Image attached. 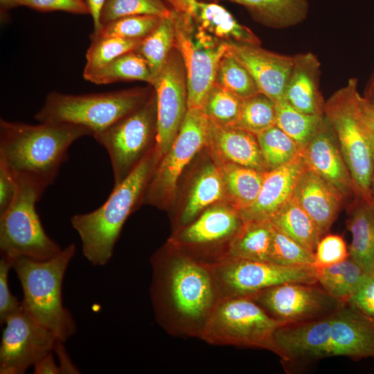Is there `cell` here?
Instances as JSON below:
<instances>
[{
    "instance_id": "cell-1",
    "label": "cell",
    "mask_w": 374,
    "mask_h": 374,
    "mask_svg": "<svg viewBox=\"0 0 374 374\" xmlns=\"http://www.w3.org/2000/svg\"><path fill=\"white\" fill-rule=\"evenodd\" d=\"M150 295L157 322L175 336L201 338L222 298L211 267L170 243L151 259Z\"/></svg>"
},
{
    "instance_id": "cell-2",
    "label": "cell",
    "mask_w": 374,
    "mask_h": 374,
    "mask_svg": "<svg viewBox=\"0 0 374 374\" xmlns=\"http://www.w3.org/2000/svg\"><path fill=\"white\" fill-rule=\"evenodd\" d=\"M93 136L86 127L60 123L31 125L0 120V162L17 179L44 190L58 176L73 142Z\"/></svg>"
},
{
    "instance_id": "cell-3",
    "label": "cell",
    "mask_w": 374,
    "mask_h": 374,
    "mask_svg": "<svg viewBox=\"0 0 374 374\" xmlns=\"http://www.w3.org/2000/svg\"><path fill=\"white\" fill-rule=\"evenodd\" d=\"M159 159L154 147L122 182L114 186L100 207L71 217V226L81 240L83 255L92 265L104 266L110 260L123 224L145 197Z\"/></svg>"
},
{
    "instance_id": "cell-4",
    "label": "cell",
    "mask_w": 374,
    "mask_h": 374,
    "mask_svg": "<svg viewBox=\"0 0 374 374\" xmlns=\"http://www.w3.org/2000/svg\"><path fill=\"white\" fill-rule=\"evenodd\" d=\"M76 247L70 244L55 257L34 260L9 259L21 285L24 310L39 324L65 341L76 330L71 314L62 302V287L66 270Z\"/></svg>"
},
{
    "instance_id": "cell-5",
    "label": "cell",
    "mask_w": 374,
    "mask_h": 374,
    "mask_svg": "<svg viewBox=\"0 0 374 374\" xmlns=\"http://www.w3.org/2000/svg\"><path fill=\"white\" fill-rule=\"evenodd\" d=\"M150 97L145 88L80 95L51 91L35 118L39 123L82 125L93 136L144 105Z\"/></svg>"
},
{
    "instance_id": "cell-6",
    "label": "cell",
    "mask_w": 374,
    "mask_h": 374,
    "mask_svg": "<svg viewBox=\"0 0 374 374\" xmlns=\"http://www.w3.org/2000/svg\"><path fill=\"white\" fill-rule=\"evenodd\" d=\"M358 93L357 80L349 79L325 102L324 116L333 128L359 196L371 203L374 165L367 127L358 110Z\"/></svg>"
},
{
    "instance_id": "cell-7",
    "label": "cell",
    "mask_w": 374,
    "mask_h": 374,
    "mask_svg": "<svg viewBox=\"0 0 374 374\" xmlns=\"http://www.w3.org/2000/svg\"><path fill=\"white\" fill-rule=\"evenodd\" d=\"M285 325L249 297H222L200 339L213 345L267 350L280 357L275 334Z\"/></svg>"
},
{
    "instance_id": "cell-8",
    "label": "cell",
    "mask_w": 374,
    "mask_h": 374,
    "mask_svg": "<svg viewBox=\"0 0 374 374\" xmlns=\"http://www.w3.org/2000/svg\"><path fill=\"white\" fill-rule=\"evenodd\" d=\"M18 191L10 206L0 214V250L9 259H51L62 250L46 233L36 211L45 190L17 179Z\"/></svg>"
},
{
    "instance_id": "cell-9",
    "label": "cell",
    "mask_w": 374,
    "mask_h": 374,
    "mask_svg": "<svg viewBox=\"0 0 374 374\" xmlns=\"http://www.w3.org/2000/svg\"><path fill=\"white\" fill-rule=\"evenodd\" d=\"M173 12L175 47L186 73L188 109H203L212 88L219 63L228 51V42L199 28L186 15Z\"/></svg>"
},
{
    "instance_id": "cell-10",
    "label": "cell",
    "mask_w": 374,
    "mask_h": 374,
    "mask_svg": "<svg viewBox=\"0 0 374 374\" xmlns=\"http://www.w3.org/2000/svg\"><path fill=\"white\" fill-rule=\"evenodd\" d=\"M318 361L330 357L374 359V316L349 303L310 322Z\"/></svg>"
},
{
    "instance_id": "cell-11",
    "label": "cell",
    "mask_w": 374,
    "mask_h": 374,
    "mask_svg": "<svg viewBox=\"0 0 374 374\" xmlns=\"http://www.w3.org/2000/svg\"><path fill=\"white\" fill-rule=\"evenodd\" d=\"M157 133L156 96L93 136L107 152L114 186L122 182L154 147Z\"/></svg>"
},
{
    "instance_id": "cell-12",
    "label": "cell",
    "mask_w": 374,
    "mask_h": 374,
    "mask_svg": "<svg viewBox=\"0 0 374 374\" xmlns=\"http://www.w3.org/2000/svg\"><path fill=\"white\" fill-rule=\"evenodd\" d=\"M213 123L203 109H189L167 153L159 161L149 180L145 199L164 206L175 197L178 179L194 156L207 145Z\"/></svg>"
},
{
    "instance_id": "cell-13",
    "label": "cell",
    "mask_w": 374,
    "mask_h": 374,
    "mask_svg": "<svg viewBox=\"0 0 374 374\" xmlns=\"http://www.w3.org/2000/svg\"><path fill=\"white\" fill-rule=\"evenodd\" d=\"M211 269L222 297H248L287 283H317L314 265L282 266L229 256Z\"/></svg>"
},
{
    "instance_id": "cell-14",
    "label": "cell",
    "mask_w": 374,
    "mask_h": 374,
    "mask_svg": "<svg viewBox=\"0 0 374 374\" xmlns=\"http://www.w3.org/2000/svg\"><path fill=\"white\" fill-rule=\"evenodd\" d=\"M248 297L269 316L286 325L324 317L344 303L328 294L318 283H287Z\"/></svg>"
},
{
    "instance_id": "cell-15",
    "label": "cell",
    "mask_w": 374,
    "mask_h": 374,
    "mask_svg": "<svg viewBox=\"0 0 374 374\" xmlns=\"http://www.w3.org/2000/svg\"><path fill=\"white\" fill-rule=\"evenodd\" d=\"M243 224L239 212L232 206L217 204L206 209L170 239V243L195 260L212 267L218 257L215 247L231 241Z\"/></svg>"
},
{
    "instance_id": "cell-16",
    "label": "cell",
    "mask_w": 374,
    "mask_h": 374,
    "mask_svg": "<svg viewBox=\"0 0 374 374\" xmlns=\"http://www.w3.org/2000/svg\"><path fill=\"white\" fill-rule=\"evenodd\" d=\"M22 305V304H21ZM0 346V373L23 374L45 355L58 339L21 307L3 322Z\"/></svg>"
},
{
    "instance_id": "cell-17",
    "label": "cell",
    "mask_w": 374,
    "mask_h": 374,
    "mask_svg": "<svg viewBox=\"0 0 374 374\" xmlns=\"http://www.w3.org/2000/svg\"><path fill=\"white\" fill-rule=\"evenodd\" d=\"M152 85L157 104L155 149L161 159L170 149L188 110L186 73L178 51H171Z\"/></svg>"
},
{
    "instance_id": "cell-18",
    "label": "cell",
    "mask_w": 374,
    "mask_h": 374,
    "mask_svg": "<svg viewBox=\"0 0 374 374\" xmlns=\"http://www.w3.org/2000/svg\"><path fill=\"white\" fill-rule=\"evenodd\" d=\"M302 156L306 166L334 186L344 199L359 197L335 133L325 116L302 150Z\"/></svg>"
},
{
    "instance_id": "cell-19",
    "label": "cell",
    "mask_w": 374,
    "mask_h": 374,
    "mask_svg": "<svg viewBox=\"0 0 374 374\" xmlns=\"http://www.w3.org/2000/svg\"><path fill=\"white\" fill-rule=\"evenodd\" d=\"M228 48L229 53L251 73L260 93L274 103L284 98L294 56L273 53L260 45L235 42H228Z\"/></svg>"
},
{
    "instance_id": "cell-20",
    "label": "cell",
    "mask_w": 374,
    "mask_h": 374,
    "mask_svg": "<svg viewBox=\"0 0 374 374\" xmlns=\"http://www.w3.org/2000/svg\"><path fill=\"white\" fill-rule=\"evenodd\" d=\"M306 167L301 151L286 164L266 171L256 199L251 206L239 212L243 222L269 220L291 198L295 185Z\"/></svg>"
},
{
    "instance_id": "cell-21",
    "label": "cell",
    "mask_w": 374,
    "mask_h": 374,
    "mask_svg": "<svg viewBox=\"0 0 374 374\" xmlns=\"http://www.w3.org/2000/svg\"><path fill=\"white\" fill-rule=\"evenodd\" d=\"M176 12L188 17L198 28L226 42L260 45L258 37L239 24L224 7L199 0H163Z\"/></svg>"
},
{
    "instance_id": "cell-22",
    "label": "cell",
    "mask_w": 374,
    "mask_h": 374,
    "mask_svg": "<svg viewBox=\"0 0 374 374\" xmlns=\"http://www.w3.org/2000/svg\"><path fill=\"white\" fill-rule=\"evenodd\" d=\"M291 197L312 218L322 237L328 233L344 200L334 186L308 167Z\"/></svg>"
},
{
    "instance_id": "cell-23",
    "label": "cell",
    "mask_w": 374,
    "mask_h": 374,
    "mask_svg": "<svg viewBox=\"0 0 374 374\" xmlns=\"http://www.w3.org/2000/svg\"><path fill=\"white\" fill-rule=\"evenodd\" d=\"M206 147L216 163H231L268 171L256 135L241 128L213 124Z\"/></svg>"
},
{
    "instance_id": "cell-24",
    "label": "cell",
    "mask_w": 374,
    "mask_h": 374,
    "mask_svg": "<svg viewBox=\"0 0 374 374\" xmlns=\"http://www.w3.org/2000/svg\"><path fill=\"white\" fill-rule=\"evenodd\" d=\"M294 58L284 98L301 112L324 115L325 101L319 89L321 64L318 58L311 52L296 54Z\"/></svg>"
},
{
    "instance_id": "cell-25",
    "label": "cell",
    "mask_w": 374,
    "mask_h": 374,
    "mask_svg": "<svg viewBox=\"0 0 374 374\" xmlns=\"http://www.w3.org/2000/svg\"><path fill=\"white\" fill-rule=\"evenodd\" d=\"M347 228L352 235L349 257L366 273L374 269V206L359 197L349 206Z\"/></svg>"
},
{
    "instance_id": "cell-26",
    "label": "cell",
    "mask_w": 374,
    "mask_h": 374,
    "mask_svg": "<svg viewBox=\"0 0 374 374\" xmlns=\"http://www.w3.org/2000/svg\"><path fill=\"white\" fill-rule=\"evenodd\" d=\"M226 199L220 167L215 163L204 166L195 178L182 211L180 222L186 225L211 204Z\"/></svg>"
},
{
    "instance_id": "cell-27",
    "label": "cell",
    "mask_w": 374,
    "mask_h": 374,
    "mask_svg": "<svg viewBox=\"0 0 374 374\" xmlns=\"http://www.w3.org/2000/svg\"><path fill=\"white\" fill-rule=\"evenodd\" d=\"M216 164L222 174L226 202L238 212L251 206L258 195L266 171L231 163Z\"/></svg>"
},
{
    "instance_id": "cell-28",
    "label": "cell",
    "mask_w": 374,
    "mask_h": 374,
    "mask_svg": "<svg viewBox=\"0 0 374 374\" xmlns=\"http://www.w3.org/2000/svg\"><path fill=\"white\" fill-rule=\"evenodd\" d=\"M269 221L282 233L313 252L322 238L312 218L292 197Z\"/></svg>"
},
{
    "instance_id": "cell-29",
    "label": "cell",
    "mask_w": 374,
    "mask_h": 374,
    "mask_svg": "<svg viewBox=\"0 0 374 374\" xmlns=\"http://www.w3.org/2000/svg\"><path fill=\"white\" fill-rule=\"evenodd\" d=\"M246 7L259 21L275 28H286L305 19L308 0H229Z\"/></svg>"
},
{
    "instance_id": "cell-30",
    "label": "cell",
    "mask_w": 374,
    "mask_h": 374,
    "mask_svg": "<svg viewBox=\"0 0 374 374\" xmlns=\"http://www.w3.org/2000/svg\"><path fill=\"white\" fill-rule=\"evenodd\" d=\"M317 269V283L330 296L346 303L357 290L366 273L352 258Z\"/></svg>"
},
{
    "instance_id": "cell-31",
    "label": "cell",
    "mask_w": 374,
    "mask_h": 374,
    "mask_svg": "<svg viewBox=\"0 0 374 374\" xmlns=\"http://www.w3.org/2000/svg\"><path fill=\"white\" fill-rule=\"evenodd\" d=\"M271 228L269 220L243 222L231 241L229 257L269 262Z\"/></svg>"
},
{
    "instance_id": "cell-32",
    "label": "cell",
    "mask_w": 374,
    "mask_h": 374,
    "mask_svg": "<svg viewBox=\"0 0 374 374\" xmlns=\"http://www.w3.org/2000/svg\"><path fill=\"white\" fill-rule=\"evenodd\" d=\"M83 77L86 80L96 84L127 80H141L152 84L154 80L147 61L135 51L118 56L104 66Z\"/></svg>"
},
{
    "instance_id": "cell-33",
    "label": "cell",
    "mask_w": 374,
    "mask_h": 374,
    "mask_svg": "<svg viewBox=\"0 0 374 374\" xmlns=\"http://www.w3.org/2000/svg\"><path fill=\"white\" fill-rule=\"evenodd\" d=\"M172 47H175L173 12L170 17L161 19L159 26L142 40L135 51L145 59L154 79L165 64Z\"/></svg>"
},
{
    "instance_id": "cell-34",
    "label": "cell",
    "mask_w": 374,
    "mask_h": 374,
    "mask_svg": "<svg viewBox=\"0 0 374 374\" xmlns=\"http://www.w3.org/2000/svg\"><path fill=\"white\" fill-rule=\"evenodd\" d=\"M276 125L293 139L301 150L313 136L324 115L299 112L283 98L275 103Z\"/></svg>"
},
{
    "instance_id": "cell-35",
    "label": "cell",
    "mask_w": 374,
    "mask_h": 374,
    "mask_svg": "<svg viewBox=\"0 0 374 374\" xmlns=\"http://www.w3.org/2000/svg\"><path fill=\"white\" fill-rule=\"evenodd\" d=\"M256 136L268 170L286 164L302 151L298 143L276 125Z\"/></svg>"
},
{
    "instance_id": "cell-36",
    "label": "cell",
    "mask_w": 374,
    "mask_h": 374,
    "mask_svg": "<svg viewBox=\"0 0 374 374\" xmlns=\"http://www.w3.org/2000/svg\"><path fill=\"white\" fill-rule=\"evenodd\" d=\"M214 83L242 100L260 93L251 73L229 51L219 63Z\"/></svg>"
},
{
    "instance_id": "cell-37",
    "label": "cell",
    "mask_w": 374,
    "mask_h": 374,
    "mask_svg": "<svg viewBox=\"0 0 374 374\" xmlns=\"http://www.w3.org/2000/svg\"><path fill=\"white\" fill-rule=\"evenodd\" d=\"M276 125L275 103L270 98L260 92L242 100L234 127L257 135Z\"/></svg>"
},
{
    "instance_id": "cell-38",
    "label": "cell",
    "mask_w": 374,
    "mask_h": 374,
    "mask_svg": "<svg viewBox=\"0 0 374 374\" xmlns=\"http://www.w3.org/2000/svg\"><path fill=\"white\" fill-rule=\"evenodd\" d=\"M91 44L86 53L83 75L107 64L126 53L135 51L142 39L116 37H90Z\"/></svg>"
},
{
    "instance_id": "cell-39",
    "label": "cell",
    "mask_w": 374,
    "mask_h": 374,
    "mask_svg": "<svg viewBox=\"0 0 374 374\" xmlns=\"http://www.w3.org/2000/svg\"><path fill=\"white\" fill-rule=\"evenodd\" d=\"M172 14V9L167 7L163 0H105L100 11V22L102 26L123 17L154 15L165 18Z\"/></svg>"
},
{
    "instance_id": "cell-40",
    "label": "cell",
    "mask_w": 374,
    "mask_h": 374,
    "mask_svg": "<svg viewBox=\"0 0 374 374\" xmlns=\"http://www.w3.org/2000/svg\"><path fill=\"white\" fill-rule=\"evenodd\" d=\"M161 17L154 15L123 17L103 24L90 37H116L142 39L159 26Z\"/></svg>"
},
{
    "instance_id": "cell-41",
    "label": "cell",
    "mask_w": 374,
    "mask_h": 374,
    "mask_svg": "<svg viewBox=\"0 0 374 374\" xmlns=\"http://www.w3.org/2000/svg\"><path fill=\"white\" fill-rule=\"evenodd\" d=\"M269 262L282 266L314 265V252L303 247L272 224Z\"/></svg>"
},
{
    "instance_id": "cell-42",
    "label": "cell",
    "mask_w": 374,
    "mask_h": 374,
    "mask_svg": "<svg viewBox=\"0 0 374 374\" xmlns=\"http://www.w3.org/2000/svg\"><path fill=\"white\" fill-rule=\"evenodd\" d=\"M242 99L213 84L207 96L204 111L211 123L234 126L238 121Z\"/></svg>"
},
{
    "instance_id": "cell-43",
    "label": "cell",
    "mask_w": 374,
    "mask_h": 374,
    "mask_svg": "<svg viewBox=\"0 0 374 374\" xmlns=\"http://www.w3.org/2000/svg\"><path fill=\"white\" fill-rule=\"evenodd\" d=\"M349 257L348 248L344 238L335 234H326L318 242L314 251V266H328Z\"/></svg>"
},
{
    "instance_id": "cell-44",
    "label": "cell",
    "mask_w": 374,
    "mask_h": 374,
    "mask_svg": "<svg viewBox=\"0 0 374 374\" xmlns=\"http://www.w3.org/2000/svg\"><path fill=\"white\" fill-rule=\"evenodd\" d=\"M12 268L10 260L3 256L0 260V321L5 320L21 307L19 301L12 295L9 286V271Z\"/></svg>"
},
{
    "instance_id": "cell-45",
    "label": "cell",
    "mask_w": 374,
    "mask_h": 374,
    "mask_svg": "<svg viewBox=\"0 0 374 374\" xmlns=\"http://www.w3.org/2000/svg\"><path fill=\"white\" fill-rule=\"evenodd\" d=\"M24 6L39 11H64L72 14H90L84 0H21Z\"/></svg>"
},
{
    "instance_id": "cell-46",
    "label": "cell",
    "mask_w": 374,
    "mask_h": 374,
    "mask_svg": "<svg viewBox=\"0 0 374 374\" xmlns=\"http://www.w3.org/2000/svg\"><path fill=\"white\" fill-rule=\"evenodd\" d=\"M346 303L374 316V269L366 273L357 290Z\"/></svg>"
},
{
    "instance_id": "cell-47",
    "label": "cell",
    "mask_w": 374,
    "mask_h": 374,
    "mask_svg": "<svg viewBox=\"0 0 374 374\" xmlns=\"http://www.w3.org/2000/svg\"><path fill=\"white\" fill-rule=\"evenodd\" d=\"M18 191V183L12 172L0 162V214L14 202Z\"/></svg>"
},
{
    "instance_id": "cell-48",
    "label": "cell",
    "mask_w": 374,
    "mask_h": 374,
    "mask_svg": "<svg viewBox=\"0 0 374 374\" xmlns=\"http://www.w3.org/2000/svg\"><path fill=\"white\" fill-rule=\"evenodd\" d=\"M357 106L362 121L374 133V105L359 93L357 95Z\"/></svg>"
},
{
    "instance_id": "cell-49",
    "label": "cell",
    "mask_w": 374,
    "mask_h": 374,
    "mask_svg": "<svg viewBox=\"0 0 374 374\" xmlns=\"http://www.w3.org/2000/svg\"><path fill=\"white\" fill-rule=\"evenodd\" d=\"M64 342L58 339L53 350L59 357L61 373H79V370L73 364L64 348Z\"/></svg>"
},
{
    "instance_id": "cell-50",
    "label": "cell",
    "mask_w": 374,
    "mask_h": 374,
    "mask_svg": "<svg viewBox=\"0 0 374 374\" xmlns=\"http://www.w3.org/2000/svg\"><path fill=\"white\" fill-rule=\"evenodd\" d=\"M35 374H60V366L56 364L52 352L45 355L33 366Z\"/></svg>"
},
{
    "instance_id": "cell-51",
    "label": "cell",
    "mask_w": 374,
    "mask_h": 374,
    "mask_svg": "<svg viewBox=\"0 0 374 374\" xmlns=\"http://www.w3.org/2000/svg\"><path fill=\"white\" fill-rule=\"evenodd\" d=\"M89 9L90 15L93 23V31L98 30L101 25L100 14L105 0H84Z\"/></svg>"
},
{
    "instance_id": "cell-52",
    "label": "cell",
    "mask_w": 374,
    "mask_h": 374,
    "mask_svg": "<svg viewBox=\"0 0 374 374\" xmlns=\"http://www.w3.org/2000/svg\"><path fill=\"white\" fill-rule=\"evenodd\" d=\"M21 0H0L1 15L12 8L21 6Z\"/></svg>"
},
{
    "instance_id": "cell-53",
    "label": "cell",
    "mask_w": 374,
    "mask_h": 374,
    "mask_svg": "<svg viewBox=\"0 0 374 374\" xmlns=\"http://www.w3.org/2000/svg\"><path fill=\"white\" fill-rule=\"evenodd\" d=\"M363 97L374 105V73L366 87Z\"/></svg>"
},
{
    "instance_id": "cell-54",
    "label": "cell",
    "mask_w": 374,
    "mask_h": 374,
    "mask_svg": "<svg viewBox=\"0 0 374 374\" xmlns=\"http://www.w3.org/2000/svg\"><path fill=\"white\" fill-rule=\"evenodd\" d=\"M366 127H367V126H366ZM367 131H368V137H369V140H370V143H371L372 155H373V165H374V133L372 132L368 127H367Z\"/></svg>"
},
{
    "instance_id": "cell-55",
    "label": "cell",
    "mask_w": 374,
    "mask_h": 374,
    "mask_svg": "<svg viewBox=\"0 0 374 374\" xmlns=\"http://www.w3.org/2000/svg\"><path fill=\"white\" fill-rule=\"evenodd\" d=\"M371 203L374 206V175L371 181Z\"/></svg>"
}]
</instances>
